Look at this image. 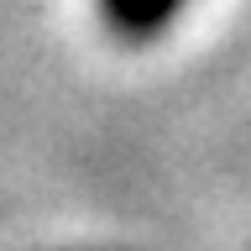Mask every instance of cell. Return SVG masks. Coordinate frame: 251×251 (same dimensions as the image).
<instances>
[{
  "instance_id": "cell-1",
  "label": "cell",
  "mask_w": 251,
  "mask_h": 251,
  "mask_svg": "<svg viewBox=\"0 0 251 251\" xmlns=\"http://www.w3.org/2000/svg\"><path fill=\"white\" fill-rule=\"evenodd\" d=\"M178 5L183 0H105V16L126 37H152V31H162L178 16Z\"/></svg>"
}]
</instances>
